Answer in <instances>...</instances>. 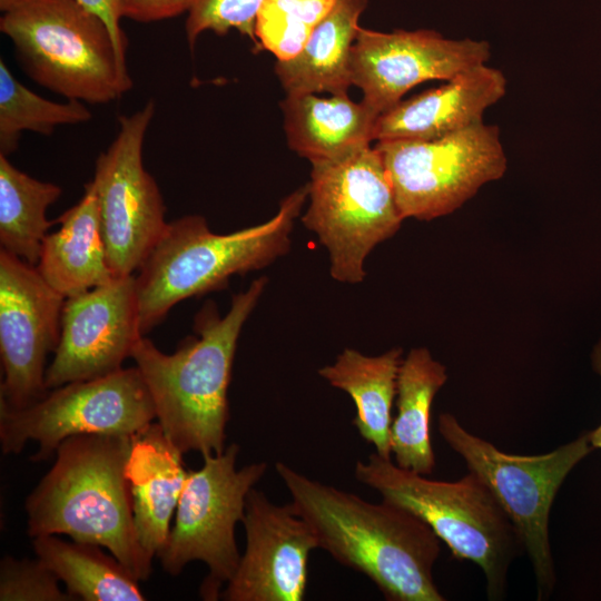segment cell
<instances>
[{
    "label": "cell",
    "instance_id": "obj_26",
    "mask_svg": "<svg viewBox=\"0 0 601 601\" xmlns=\"http://www.w3.org/2000/svg\"><path fill=\"white\" fill-rule=\"evenodd\" d=\"M90 118L82 101L60 104L31 91L0 59V155L8 157L17 149L22 131L48 136L57 126L81 124Z\"/></svg>",
    "mask_w": 601,
    "mask_h": 601
},
{
    "label": "cell",
    "instance_id": "obj_20",
    "mask_svg": "<svg viewBox=\"0 0 601 601\" xmlns=\"http://www.w3.org/2000/svg\"><path fill=\"white\" fill-rule=\"evenodd\" d=\"M83 188L81 199L53 220L60 227L45 237L36 266L66 298L114 278L107 264L96 190L91 181Z\"/></svg>",
    "mask_w": 601,
    "mask_h": 601
},
{
    "label": "cell",
    "instance_id": "obj_27",
    "mask_svg": "<svg viewBox=\"0 0 601 601\" xmlns=\"http://www.w3.org/2000/svg\"><path fill=\"white\" fill-rule=\"evenodd\" d=\"M336 0H264L255 35L260 49L277 60L294 58L304 48Z\"/></svg>",
    "mask_w": 601,
    "mask_h": 601
},
{
    "label": "cell",
    "instance_id": "obj_6",
    "mask_svg": "<svg viewBox=\"0 0 601 601\" xmlns=\"http://www.w3.org/2000/svg\"><path fill=\"white\" fill-rule=\"evenodd\" d=\"M0 30L29 77L68 100L108 104L132 86L108 26L78 0L24 4L3 13Z\"/></svg>",
    "mask_w": 601,
    "mask_h": 601
},
{
    "label": "cell",
    "instance_id": "obj_18",
    "mask_svg": "<svg viewBox=\"0 0 601 601\" xmlns=\"http://www.w3.org/2000/svg\"><path fill=\"white\" fill-rule=\"evenodd\" d=\"M158 422L131 435L126 464L137 539L154 559L165 548L188 471Z\"/></svg>",
    "mask_w": 601,
    "mask_h": 601
},
{
    "label": "cell",
    "instance_id": "obj_10",
    "mask_svg": "<svg viewBox=\"0 0 601 601\" xmlns=\"http://www.w3.org/2000/svg\"><path fill=\"white\" fill-rule=\"evenodd\" d=\"M403 218L449 215L508 169L500 130L483 121L432 140H384L375 145Z\"/></svg>",
    "mask_w": 601,
    "mask_h": 601
},
{
    "label": "cell",
    "instance_id": "obj_17",
    "mask_svg": "<svg viewBox=\"0 0 601 601\" xmlns=\"http://www.w3.org/2000/svg\"><path fill=\"white\" fill-rule=\"evenodd\" d=\"M506 87L500 69L481 65L381 114L374 140H432L480 124L485 110L505 96Z\"/></svg>",
    "mask_w": 601,
    "mask_h": 601
},
{
    "label": "cell",
    "instance_id": "obj_14",
    "mask_svg": "<svg viewBox=\"0 0 601 601\" xmlns=\"http://www.w3.org/2000/svg\"><path fill=\"white\" fill-rule=\"evenodd\" d=\"M490 57L485 40L450 39L427 29L381 32L359 27L351 53L352 85L380 116L415 86L453 79Z\"/></svg>",
    "mask_w": 601,
    "mask_h": 601
},
{
    "label": "cell",
    "instance_id": "obj_2",
    "mask_svg": "<svg viewBox=\"0 0 601 601\" xmlns=\"http://www.w3.org/2000/svg\"><path fill=\"white\" fill-rule=\"evenodd\" d=\"M266 285L265 276L253 280L233 296L224 316L214 302L205 303L194 317L196 335L186 337L171 354L146 336L131 351L157 422L184 454L196 451L204 457L226 449L228 387L237 342Z\"/></svg>",
    "mask_w": 601,
    "mask_h": 601
},
{
    "label": "cell",
    "instance_id": "obj_3",
    "mask_svg": "<svg viewBox=\"0 0 601 601\" xmlns=\"http://www.w3.org/2000/svg\"><path fill=\"white\" fill-rule=\"evenodd\" d=\"M131 436L80 434L66 439L56 462L24 502L29 536L69 535L106 548L139 581L151 562L135 529L126 476Z\"/></svg>",
    "mask_w": 601,
    "mask_h": 601
},
{
    "label": "cell",
    "instance_id": "obj_15",
    "mask_svg": "<svg viewBox=\"0 0 601 601\" xmlns=\"http://www.w3.org/2000/svg\"><path fill=\"white\" fill-rule=\"evenodd\" d=\"M142 336L135 274L67 297L59 343L46 371L47 388L122 368Z\"/></svg>",
    "mask_w": 601,
    "mask_h": 601
},
{
    "label": "cell",
    "instance_id": "obj_25",
    "mask_svg": "<svg viewBox=\"0 0 601 601\" xmlns=\"http://www.w3.org/2000/svg\"><path fill=\"white\" fill-rule=\"evenodd\" d=\"M61 193L58 185L27 175L0 155L1 249L37 266L43 239L55 224L46 211Z\"/></svg>",
    "mask_w": 601,
    "mask_h": 601
},
{
    "label": "cell",
    "instance_id": "obj_29",
    "mask_svg": "<svg viewBox=\"0 0 601 601\" xmlns=\"http://www.w3.org/2000/svg\"><path fill=\"white\" fill-rule=\"evenodd\" d=\"M58 577L40 559L10 555L0 562L1 601H75L59 587Z\"/></svg>",
    "mask_w": 601,
    "mask_h": 601
},
{
    "label": "cell",
    "instance_id": "obj_33",
    "mask_svg": "<svg viewBox=\"0 0 601 601\" xmlns=\"http://www.w3.org/2000/svg\"><path fill=\"white\" fill-rule=\"evenodd\" d=\"M35 1L38 0H0V10L6 13Z\"/></svg>",
    "mask_w": 601,
    "mask_h": 601
},
{
    "label": "cell",
    "instance_id": "obj_4",
    "mask_svg": "<svg viewBox=\"0 0 601 601\" xmlns=\"http://www.w3.org/2000/svg\"><path fill=\"white\" fill-rule=\"evenodd\" d=\"M307 197L305 185L285 197L269 220L229 234L213 233L200 215L169 221L136 275L142 335L178 303L224 289L231 276L262 269L285 255Z\"/></svg>",
    "mask_w": 601,
    "mask_h": 601
},
{
    "label": "cell",
    "instance_id": "obj_1",
    "mask_svg": "<svg viewBox=\"0 0 601 601\" xmlns=\"http://www.w3.org/2000/svg\"><path fill=\"white\" fill-rule=\"evenodd\" d=\"M275 470L292 506L312 528L318 549L366 575L388 601H443L433 578L440 539L408 510L382 500L371 503L284 462Z\"/></svg>",
    "mask_w": 601,
    "mask_h": 601
},
{
    "label": "cell",
    "instance_id": "obj_8",
    "mask_svg": "<svg viewBox=\"0 0 601 601\" xmlns=\"http://www.w3.org/2000/svg\"><path fill=\"white\" fill-rule=\"evenodd\" d=\"M312 166L303 224L327 249L332 277L361 283L368 254L404 220L383 158L370 146L343 160Z\"/></svg>",
    "mask_w": 601,
    "mask_h": 601
},
{
    "label": "cell",
    "instance_id": "obj_30",
    "mask_svg": "<svg viewBox=\"0 0 601 601\" xmlns=\"http://www.w3.org/2000/svg\"><path fill=\"white\" fill-rule=\"evenodd\" d=\"M196 0H117L120 18L154 22L188 12Z\"/></svg>",
    "mask_w": 601,
    "mask_h": 601
},
{
    "label": "cell",
    "instance_id": "obj_28",
    "mask_svg": "<svg viewBox=\"0 0 601 601\" xmlns=\"http://www.w3.org/2000/svg\"><path fill=\"white\" fill-rule=\"evenodd\" d=\"M264 0H196L186 19L185 30L193 49L197 38L205 31L225 35L236 29L247 36L256 49H260L255 24Z\"/></svg>",
    "mask_w": 601,
    "mask_h": 601
},
{
    "label": "cell",
    "instance_id": "obj_22",
    "mask_svg": "<svg viewBox=\"0 0 601 601\" xmlns=\"http://www.w3.org/2000/svg\"><path fill=\"white\" fill-rule=\"evenodd\" d=\"M402 361L401 347L376 356L345 348L333 364L318 370V375L333 387L351 396L356 407L354 426L384 459H391L392 454V407Z\"/></svg>",
    "mask_w": 601,
    "mask_h": 601
},
{
    "label": "cell",
    "instance_id": "obj_31",
    "mask_svg": "<svg viewBox=\"0 0 601 601\" xmlns=\"http://www.w3.org/2000/svg\"><path fill=\"white\" fill-rule=\"evenodd\" d=\"M85 8L99 16L108 26L118 50L125 55L127 40L120 27L117 0H78Z\"/></svg>",
    "mask_w": 601,
    "mask_h": 601
},
{
    "label": "cell",
    "instance_id": "obj_21",
    "mask_svg": "<svg viewBox=\"0 0 601 601\" xmlns=\"http://www.w3.org/2000/svg\"><path fill=\"white\" fill-rule=\"evenodd\" d=\"M368 0H336L294 58L277 60L275 72L287 95L347 93L351 53Z\"/></svg>",
    "mask_w": 601,
    "mask_h": 601
},
{
    "label": "cell",
    "instance_id": "obj_5",
    "mask_svg": "<svg viewBox=\"0 0 601 601\" xmlns=\"http://www.w3.org/2000/svg\"><path fill=\"white\" fill-rule=\"evenodd\" d=\"M355 479L424 521L457 560L475 563L490 600L505 595L511 563L522 552L519 534L489 485L469 471L454 482L430 480L376 452L358 461Z\"/></svg>",
    "mask_w": 601,
    "mask_h": 601
},
{
    "label": "cell",
    "instance_id": "obj_9",
    "mask_svg": "<svg viewBox=\"0 0 601 601\" xmlns=\"http://www.w3.org/2000/svg\"><path fill=\"white\" fill-rule=\"evenodd\" d=\"M239 445L204 456V464L188 471L176 509L175 524L157 555L164 571L178 575L193 561H201L208 574L199 588L203 600L220 599L240 560L235 528L245 514L249 491L265 475L266 462L236 467Z\"/></svg>",
    "mask_w": 601,
    "mask_h": 601
},
{
    "label": "cell",
    "instance_id": "obj_12",
    "mask_svg": "<svg viewBox=\"0 0 601 601\" xmlns=\"http://www.w3.org/2000/svg\"><path fill=\"white\" fill-rule=\"evenodd\" d=\"M155 102L119 118V130L95 165L91 184L101 235L114 277L134 275L149 256L168 221L156 180L142 164V146Z\"/></svg>",
    "mask_w": 601,
    "mask_h": 601
},
{
    "label": "cell",
    "instance_id": "obj_24",
    "mask_svg": "<svg viewBox=\"0 0 601 601\" xmlns=\"http://www.w3.org/2000/svg\"><path fill=\"white\" fill-rule=\"evenodd\" d=\"M32 546L40 559L63 582L76 600L142 601L145 595L135 578L112 554L100 545L67 542L58 536L32 538Z\"/></svg>",
    "mask_w": 601,
    "mask_h": 601
},
{
    "label": "cell",
    "instance_id": "obj_13",
    "mask_svg": "<svg viewBox=\"0 0 601 601\" xmlns=\"http://www.w3.org/2000/svg\"><path fill=\"white\" fill-rule=\"evenodd\" d=\"M65 299L36 266L0 248V405L24 408L49 392L46 362L59 343Z\"/></svg>",
    "mask_w": 601,
    "mask_h": 601
},
{
    "label": "cell",
    "instance_id": "obj_7",
    "mask_svg": "<svg viewBox=\"0 0 601 601\" xmlns=\"http://www.w3.org/2000/svg\"><path fill=\"white\" fill-rule=\"evenodd\" d=\"M446 444L489 485L513 523L526 552L536 584V599L546 600L555 585L549 519L565 477L594 447L585 432L570 443L538 455L502 452L465 430L450 413L439 415Z\"/></svg>",
    "mask_w": 601,
    "mask_h": 601
},
{
    "label": "cell",
    "instance_id": "obj_19",
    "mask_svg": "<svg viewBox=\"0 0 601 601\" xmlns=\"http://www.w3.org/2000/svg\"><path fill=\"white\" fill-rule=\"evenodd\" d=\"M288 146L312 165L343 160L374 140L378 115L347 93L287 95L280 102Z\"/></svg>",
    "mask_w": 601,
    "mask_h": 601
},
{
    "label": "cell",
    "instance_id": "obj_23",
    "mask_svg": "<svg viewBox=\"0 0 601 601\" xmlns=\"http://www.w3.org/2000/svg\"><path fill=\"white\" fill-rule=\"evenodd\" d=\"M447 381L446 367L426 347L412 348L403 358L396 387L397 415L391 425V451L395 464L430 475L435 454L430 435V415L435 395Z\"/></svg>",
    "mask_w": 601,
    "mask_h": 601
},
{
    "label": "cell",
    "instance_id": "obj_16",
    "mask_svg": "<svg viewBox=\"0 0 601 601\" xmlns=\"http://www.w3.org/2000/svg\"><path fill=\"white\" fill-rule=\"evenodd\" d=\"M246 546L238 568L225 585V601H302L308 560L318 548L309 524L290 503L278 505L253 487L242 520Z\"/></svg>",
    "mask_w": 601,
    "mask_h": 601
},
{
    "label": "cell",
    "instance_id": "obj_11",
    "mask_svg": "<svg viewBox=\"0 0 601 601\" xmlns=\"http://www.w3.org/2000/svg\"><path fill=\"white\" fill-rule=\"evenodd\" d=\"M156 418L148 387L134 367L106 376L67 383L49 390L37 403L20 410L0 405V444L3 454H19L28 441L38 450L30 457H51L68 437L80 434L131 436Z\"/></svg>",
    "mask_w": 601,
    "mask_h": 601
},
{
    "label": "cell",
    "instance_id": "obj_32",
    "mask_svg": "<svg viewBox=\"0 0 601 601\" xmlns=\"http://www.w3.org/2000/svg\"><path fill=\"white\" fill-rule=\"evenodd\" d=\"M591 359L594 371L601 377V337L593 348ZM588 433L591 445L594 449H601V424L597 428L589 431Z\"/></svg>",
    "mask_w": 601,
    "mask_h": 601
}]
</instances>
